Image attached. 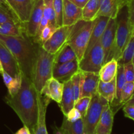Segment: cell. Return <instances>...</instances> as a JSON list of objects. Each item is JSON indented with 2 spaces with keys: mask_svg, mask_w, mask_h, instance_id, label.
Wrapping results in <instances>:
<instances>
[{
  "mask_svg": "<svg viewBox=\"0 0 134 134\" xmlns=\"http://www.w3.org/2000/svg\"><path fill=\"white\" fill-rule=\"evenodd\" d=\"M100 8V0H88L82 9V20L88 22L95 20Z\"/></svg>",
  "mask_w": 134,
  "mask_h": 134,
  "instance_id": "cell-26",
  "label": "cell"
},
{
  "mask_svg": "<svg viewBox=\"0 0 134 134\" xmlns=\"http://www.w3.org/2000/svg\"><path fill=\"white\" fill-rule=\"evenodd\" d=\"M44 3L43 0H35L30 18L25 24V34L30 38H34L36 35L38 27L43 17Z\"/></svg>",
  "mask_w": 134,
  "mask_h": 134,
  "instance_id": "cell-11",
  "label": "cell"
},
{
  "mask_svg": "<svg viewBox=\"0 0 134 134\" xmlns=\"http://www.w3.org/2000/svg\"><path fill=\"white\" fill-rule=\"evenodd\" d=\"M116 30V18H110L100 39L101 44L103 47L105 55V63L113 48Z\"/></svg>",
  "mask_w": 134,
  "mask_h": 134,
  "instance_id": "cell-13",
  "label": "cell"
},
{
  "mask_svg": "<svg viewBox=\"0 0 134 134\" xmlns=\"http://www.w3.org/2000/svg\"><path fill=\"white\" fill-rule=\"evenodd\" d=\"M77 59L76 54L68 43H65L61 49L55 54L54 64H62Z\"/></svg>",
  "mask_w": 134,
  "mask_h": 134,
  "instance_id": "cell-28",
  "label": "cell"
},
{
  "mask_svg": "<svg viewBox=\"0 0 134 134\" xmlns=\"http://www.w3.org/2000/svg\"><path fill=\"white\" fill-rule=\"evenodd\" d=\"M0 62L3 70L12 77L19 75L20 73L19 67L15 58L10 51L0 42Z\"/></svg>",
  "mask_w": 134,
  "mask_h": 134,
  "instance_id": "cell-15",
  "label": "cell"
},
{
  "mask_svg": "<svg viewBox=\"0 0 134 134\" xmlns=\"http://www.w3.org/2000/svg\"><path fill=\"white\" fill-rule=\"evenodd\" d=\"M73 26H62L58 28L51 38L41 45V47L51 54L57 53L67 43Z\"/></svg>",
  "mask_w": 134,
  "mask_h": 134,
  "instance_id": "cell-8",
  "label": "cell"
},
{
  "mask_svg": "<svg viewBox=\"0 0 134 134\" xmlns=\"http://www.w3.org/2000/svg\"><path fill=\"white\" fill-rule=\"evenodd\" d=\"M5 102L13 109L24 126L34 131L38 118L37 91L34 83L22 75V85L14 95L5 97Z\"/></svg>",
  "mask_w": 134,
  "mask_h": 134,
  "instance_id": "cell-1",
  "label": "cell"
},
{
  "mask_svg": "<svg viewBox=\"0 0 134 134\" xmlns=\"http://www.w3.org/2000/svg\"><path fill=\"white\" fill-rule=\"evenodd\" d=\"M69 1L71 2L72 3L74 4V5H75L76 6L82 9L84 6L86 5V3L88 1V0H69Z\"/></svg>",
  "mask_w": 134,
  "mask_h": 134,
  "instance_id": "cell-42",
  "label": "cell"
},
{
  "mask_svg": "<svg viewBox=\"0 0 134 134\" xmlns=\"http://www.w3.org/2000/svg\"><path fill=\"white\" fill-rule=\"evenodd\" d=\"M59 129L62 134H84L83 118L71 122L64 116L62 124Z\"/></svg>",
  "mask_w": 134,
  "mask_h": 134,
  "instance_id": "cell-25",
  "label": "cell"
},
{
  "mask_svg": "<svg viewBox=\"0 0 134 134\" xmlns=\"http://www.w3.org/2000/svg\"><path fill=\"white\" fill-rule=\"evenodd\" d=\"M130 0H100V8L98 17L103 16L109 18H116L119 11L128 5Z\"/></svg>",
  "mask_w": 134,
  "mask_h": 134,
  "instance_id": "cell-16",
  "label": "cell"
},
{
  "mask_svg": "<svg viewBox=\"0 0 134 134\" xmlns=\"http://www.w3.org/2000/svg\"><path fill=\"white\" fill-rule=\"evenodd\" d=\"M14 134H31L30 129L26 126H24L20 129L18 130Z\"/></svg>",
  "mask_w": 134,
  "mask_h": 134,
  "instance_id": "cell-43",
  "label": "cell"
},
{
  "mask_svg": "<svg viewBox=\"0 0 134 134\" xmlns=\"http://www.w3.org/2000/svg\"><path fill=\"white\" fill-rule=\"evenodd\" d=\"M51 101L41 93L37 92L38 118L36 126L31 134H48L46 126V112Z\"/></svg>",
  "mask_w": 134,
  "mask_h": 134,
  "instance_id": "cell-14",
  "label": "cell"
},
{
  "mask_svg": "<svg viewBox=\"0 0 134 134\" xmlns=\"http://www.w3.org/2000/svg\"><path fill=\"white\" fill-rule=\"evenodd\" d=\"M118 66V61L115 59H111L105 63L98 73L101 81L107 83L115 78L117 73Z\"/></svg>",
  "mask_w": 134,
  "mask_h": 134,
  "instance_id": "cell-24",
  "label": "cell"
},
{
  "mask_svg": "<svg viewBox=\"0 0 134 134\" xmlns=\"http://www.w3.org/2000/svg\"><path fill=\"white\" fill-rule=\"evenodd\" d=\"M57 28L54 27L51 25H47L45 28L43 30V31L41 33V35L39 36V43L41 45L42 44L47 42L48 39L51 37V35L53 34V33L56 31Z\"/></svg>",
  "mask_w": 134,
  "mask_h": 134,
  "instance_id": "cell-37",
  "label": "cell"
},
{
  "mask_svg": "<svg viewBox=\"0 0 134 134\" xmlns=\"http://www.w3.org/2000/svg\"><path fill=\"white\" fill-rule=\"evenodd\" d=\"M5 4V2H4V0H0V6L4 5Z\"/></svg>",
  "mask_w": 134,
  "mask_h": 134,
  "instance_id": "cell-46",
  "label": "cell"
},
{
  "mask_svg": "<svg viewBox=\"0 0 134 134\" xmlns=\"http://www.w3.org/2000/svg\"><path fill=\"white\" fill-rule=\"evenodd\" d=\"M134 95V82H126L121 92L120 105H124Z\"/></svg>",
  "mask_w": 134,
  "mask_h": 134,
  "instance_id": "cell-32",
  "label": "cell"
},
{
  "mask_svg": "<svg viewBox=\"0 0 134 134\" xmlns=\"http://www.w3.org/2000/svg\"><path fill=\"white\" fill-rule=\"evenodd\" d=\"M116 30L115 44L107 62L109 61L111 59H115L117 61L120 60L132 36V32L130 27L128 5L122 8L116 17Z\"/></svg>",
  "mask_w": 134,
  "mask_h": 134,
  "instance_id": "cell-3",
  "label": "cell"
},
{
  "mask_svg": "<svg viewBox=\"0 0 134 134\" xmlns=\"http://www.w3.org/2000/svg\"><path fill=\"white\" fill-rule=\"evenodd\" d=\"M92 97H84L79 98L75 102L74 105V108H75L77 110L79 111L82 115V118L86 114V112H87L88 109L90 105V101H91Z\"/></svg>",
  "mask_w": 134,
  "mask_h": 134,
  "instance_id": "cell-34",
  "label": "cell"
},
{
  "mask_svg": "<svg viewBox=\"0 0 134 134\" xmlns=\"http://www.w3.org/2000/svg\"><path fill=\"white\" fill-rule=\"evenodd\" d=\"M74 105L75 99L71 89V81L69 80L64 83L62 97L61 102L59 104L64 116L67 115L69 110L74 107Z\"/></svg>",
  "mask_w": 134,
  "mask_h": 134,
  "instance_id": "cell-21",
  "label": "cell"
},
{
  "mask_svg": "<svg viewBox=\"0 0 134 134\" xmlns=\"http://www.w3.org/2000/svg\"><path fill=\"white\" fill-rule=\"evenodd\" d=\"M35 0H5V4L19 22L28 21Z\"/></svg>",
  "mask_w": 134,
  "mask_h": 134,
  "instance_id": "cell-9",
  "label": "cell"
},
{
  "mask_svg": "<svg viewBox=\"0 0 134 134\" xmlns=\"http://www.w3.org/2000/svg\"><path fill=\"white\" fill-rule=\"evenodd\" d=\"M123 112L126 117L134 121V95L130 101L124 105Z\"/></svg>",
  "mask_w": 134,
  "mask_h": 134,
  "instance_id": "cell-38",
  "label": "cell"
},
{
  "mask_svg": "<svg viewBox=\"0 0 134 134\" xmlns=\"http://www.w3.org/2000/svg\"><path fill=\"white\" fill-rule=\"evenodd\" d=\"M109 19L110 18L109 17H103V16H99L96 18V23L93 28L90 40H89L85 55L92 48L93 46L97 42L100 40Z\"/></svg>",
  "mask_w": 134,
  "mask_h": 134,
  "instance_id": "cell-20",
  "label": "cell"
},
{
  "mask_svg": "<svg viewBox=\"0 0 134 134\" xmlns=\"http://www.w3.org/2000/svg\"><path fill=\"white\" fill-rule=\"evenodd\" d=\"M64 90V83L60 82L54 78H51L46 82L41 93L43 96L50 100L60 103Z\"/></svg>",
  "mask_w": 134,
  "mask_h": 134,
  "instance_id": "cell-18",
  "label": "cell"
},
{
  "mask_svg": "<svg viewBox=\"0 0 134 134\" xmlns=\"http://www.w3.org/2000/svg\"><path fill=\"white\" fill-rule=\"evenodd\" d=\"M132 63H133V65H134V54H133V57H132Z\"/></svg>",
  "mask_w": 134,
  "mask_h": 134,
  "instance_id": "cell-47",
  "label": "cell"
},
{
  "mask_svg": "<svg viewBox=\"0 0 134 134\" xmlns=\"http://www.w3.org/2000/svg\"><path fill=\"white\" fill-rule=\"evenodd\" d=\"M98 93L111 105L115 100L116 95V78L107 83L99 80Z\"/></svg>",
  "mask_w": 134,
  "mask_h": 134,
  "instance_id": "cell-23",
  "label": "cell"
},
{
  "mask_svg": "<svg viewBox=\"0 0 134 134\" xmlns=\"http://www.w3.org/2000/svg\"><path fill=\"white\" fill-rule=\"evenodd\" d=\"M95 23L96 19L88 22L82 20L73 25L67 43L75 51L79 61L85 55Z\"/></svg>",
  "mask_w": 134,
  "mask_h": 134,
  "instance_id": "cell-4",
  "label": "cell"
},
{
  "mask_svg": "<svg viewBox=\"0 0 134 134\" xmlns=\"http://www.w3.org/2000/svg\"><path fill=\"white\" fill-rule=\"evenodd\" d=\"M54 58L55 55L49 53L41 45L39 46L33 81L35 89L39 93L41 92L46 82L52 77Z\"/></svg>",
  "mask_w": 134,
  "mask_h": 134,
  "instance_id": "cell-5",
  "label": "cell"
},
{
  "mask_svg": "<svg viewBox=\"0 0 134 134\" xmlns=\"http://www.w3.org/2000/svg\"><path fill=\"white\" fill-rule=\"evenodd\" d=\"M134 54V32L130 39L122 55L120 60L118 61L119 65H124L128 63L132 62V57Z\"/></svg>",
  "mask_w": 134,
  "mask_h": 134,
  "instance_id": "cell-30",
  "label": "cell"
},
{
  "mask_svg": "<svg viewBox=\"0 0 134 134\" xmlns=\"http://www.w3.org/2000/svg\"><path fill=\"white\" fill-rule=\"evenodd\" d=\"M128 15H129L130 27L132 35L134 32V0H130L128 3ZM132 37V36H131Z\"/></svg>",
  "mask_w": 134,
  "mask_h": 134,
  "instance_id": "cell-40",
  "label": "cell"
},
{
  "mask_svg": "<svg viewBox=\"0 0 134 134\" xmlns=\"http://www.w3.org/2000/svg\"><path fill=\"white\" fill-rule=\"evenodd\" d=\"M43 3H44L43 15L48 20V25H51L58 28L56 18H55L53 0H43Z\"/></svg>",
  "mask_w": 134,
  "mask_h": 134,
  "instance_id": "cell-31",
  "label": "cell"
},
{
  "mask_svg": "<svg viewBox=\"0 0 134 134\" xmlns=\"http://www.w3.org/2000/svg\"><path fill=\"white\" fill-rule=\"evenodd\" d=\"M0 42L14 56L21 74L33 82L38 49L41 45L26 34L20 37L0 35Z\"/></svg>",
  "mask_w": 134,
  "mask_h": 134,
  "instance_id": "cell-2",
  "label": "cell"
},
{
  "mask_svg": "<svg viewBox=\"0 0 134 134\" xmlns=\"http://www.w3.org/2000/svg\"><path fill=\"white\" fill-rule=\"evenodd\" d=\"M71 89L74 96L75 102L79 99L80 89H81V71L79 70L71 78Z\"/></svg>",
  "mask_w": 134,
  "mask_h": 134,
  "instance_id": "cell-33",
  "label": "cell"
},
{
  "mask_svg": "<svg viewBox=\"0 0 134 134\" xmlns=\"http://www.w3.org/2000/svg\"><path fill=\"white\" fill-rule=\"evenodd\" d=\"M79 70V60L77 59L62 64H54L52 78L64 83L71 80L72 76Z\"/></svg>",
  "mask_w": 134,
  "mask_h": 134,
  "instance_id": "cell-12",
  "label": "cell"
},
{
  "mask_svg": "<svg viewBox=\"0 0 134 134\" xmlns=\"http://www.w3.org/2000/svg\"><path fill=\"white\" fill-rule=\"evenodd\" d=\"M104 64V51L99 40L79 61V70L82 72L99 73Z\"/></svg>",
  "mask_w": 134,
  "mask_h": 134,
  "instance_id": "cell-7",
  "label": "cell"
},
{
  "mask_svg": "<svg viewBox=\"0 0 134 134\" xmlns=\"http://www.w3.org/2000/svg\"><path fill=\"white\" fill-rule=\"evenodd\" d=\"M3 72H4L3 68L2 65H1V62H0V74H2Z\"/></svg>",
  "mask_w": 134,
  "mask_h": 134,
  "instance_id": "cell-45",
  "label": "cell"
},
{
  "mask_svg": "<svg viewBox=\"0 0 134 134\" xmlns=\"http://www.w3.org/2000/svg\"><path fill=\"white\" fill-rule=\"evenodd\" d=\"M25 34V24L19 21H9L0 25V35L20 37Z\"/></svg>",
  "mask_w": 134,
  "mask_h": 134,
  "instance_id": "cell-22",
  "label": "cell"
},
{
  "mask_svg": "<svg viewBox=\"0 0 134 134\" xmlns=\"http://www.w3.org/2000/svg\"><path fill=\"white\" fill-rule=\"evenodd\" d=\"M133 134H134V133H133Z\"/></svg>",
  "mask_w": 134,
  "mask_h": 134,
  "instance_id": "cell-49",
  "label": "cell"
},
{
  "mask_svg": "<svg viewBox=\"0 0 134 134\" xmlns=\"http://www.w3.org/2000/svg\"><path fill=\"white\" fill-rule=\"evenodd\" d=\"M54 134H62V133L61 132V131L60 130V129H59L58 127H57V128L55 130L54 132Z\"/></svg>",
  "mask_w": 134,
  "mask_h": 134,
  "instance_id": "cell-44",
  "label": "cell"
},
{
  "mask_svg": "<svg viewBox=\"0 0 134 134\" xmlns=\"http://www.w3.org/2000/svg\"><path fill=\"white\" fill-rule=\"evenodd\" d=\"M1 75L4 84L8 89V95L13 96L16 94L22 85V74H20L19 75L13 78L4 71Z\"/></svg>",
  "mask_w": 134,
  "mask_h": 134,
  "instance_id": "cell-27",
  "label": "cell"
},
{
  "mask_svg": "<svg viewBox=\"0 0 134 134\" xmlns=\"http://www.w3.org/2000/svg\"><path fill=\"white\" fill-rule=\"evenodd\" d=\"M115 112L111 108V105L107 104L103 108L96 128L95 134H111L114 122Z\"/></svg>",
  "mask_w": 134,
  "mask_h": 134,
  "instance_id": "cell-19",
  "label": "cell"
},
{
  "mask_svg": "<svg viewBox=\"0 0 134 134\" xmlns=\"http://www.w3.org/2000/svg\"><path fill=\"white\" fill-rule=\"evenodd\" d=\"M54 9L57 27L63 26V0H53Z\"/></svg>",
  "mask_w": 134,
  "mask_h": 134,
  "instance_id": "cell-35",
  "label": "cell"
},
{
  "mask_svg": "<svg viewBox=\"0 0 134 134\" xmlns=\"http://www.w3.org/2000/svg\"><path fill=\"white\" fill-rule=\"evenodd\" d=\"M64 116L65 117V118H66L68 121L71 122H75V121L78 120L83 118L81 113L79 112V111L78 110H77V109L74 107H73L71 110H69V112L67 114V115Z\"/></svg>",
  "mask_w": 134,
  "mask_h": 134,
  "instance_id": "cell-41",
  "label": "cell"
},
{
  "mask_svg": "<svg viewBox=\"0 0 134 134\" xmlns=\"http://www.w3.org/2000/svg\"><path fill=\"white\" fill-rule=\"evenodd\" d=\"M126 82H134V65L132 62L123 65Z\"/></svg>",
  "mask_w": 134,
  "mask_h": 134,
  "instance_id": "cell-39",
  "label": "cell"
},
{
  "mask_svg": "<svg viewBox=\"0 0 134 134\" xmlns=\"http://www.w3.org/2000/svg\"><path fill=\"white\" fill-rule=\"evenodd\" d=\"M9 21H18L5 4L0 6V25Z\"/></svg>",
  "mask_w": 134,
  "mask_h": 134,
  "instance_id": "cell-36",
  "label": "cell"
},
{
  "mask_svg": "<svg viewBox=\"0 0 134 134\" xmlns=\"http://www.w3.org/2000/svg\"><path fill=\"white\" fill-rule=\"evenodd\" d=\"M107 104L109 103L98 93L92 97L88 109L83 118L84 134H95L103 108Z\"/></svg>",
  "mask_w": 134,
  "mask_h": 134,
  "instance_id": "cell-6",
  "label": "cell"
},
{
  "mask_svg": "<svg viewBox=\"0 0 134 134\" xmlns=\"http://www.w3.org/2000/svg\"><path fill=\"white\" fill-rule=\"evenodd\" d=\"M126 82V81L125 76H124L123 66L119 65L116 76V95H115V100L111 104L115 103V105H120L121 92Z\"/></svg>",
  "mask_w": 134,
  "mask_h": 134,
  "instance_id": "cell-29",
  "label": "cell"
},
{
  "mask_svg": "<svg viewBox=\"0 0 134 134\" xmlns=\"http://www.w3.org/2000/svg\"><path fill=\"white\" fill-rule=\"evenodd\" d=\"M82 20V9L69 0H63V26H73Z\"/></svg>",
  "mask_w": 134,
  "mask_h": 134,
  "instance_id": "cell-17",
  "label": "cell"
},
{
  "mask_svg": "<svg viewBox=\"0 0 134 134\" xmlns=\"http://www.w3.org/2000/svg\"><path fill=\"white\" fill-rule=\"evenodd\" d=\"M4 2H5V0H4Z\"/></svg>",
  "mask_w": 134,
  "mask_h": 134,
  "instance_id": "cell-48",
  "label": "cell"
},
{
  "mask_svg": "<svg viewBox=\"0 0 134 134\" xmlns=\"http://www.w3.org/2000/svg\"><path fill=\"white\" fill-rule=\"evenodd\" d=\"M100 80L98 73L81 71V89L79 98L92 97L98 93V87Z\"/></svg>",
  "mask_w": 134,
  "mask_h": 134,
  "instance_id": "cell-10",
  "label": "cell"
}]
</instances>
